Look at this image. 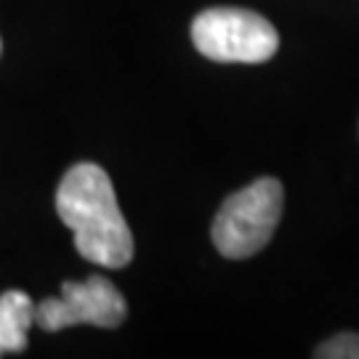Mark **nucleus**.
<instances>
[{
	"mask_svg": "<svg viewBox=\"0 0 359 359\" xmlns=\"http://www.w3.org/2000/svg\"><path fill=\"white\" fill-rule=\"evenodd\" d=\"M126 298L107 277H88L86 283H65L59 298H46L35 306V322L46 333L72 325L117 327L126 320Z\"/></svg>",
	"mask_w": 359,
	"mask_h": 359,
	"instance_id": "20e7f679",
	"label": "nucleus"
},
{
	"mask_svg": "<svg viewBox=\"0 0 359 359\" xmlns=\"http://www.w3.org/2000/svg\"><path fill=\"white\" fill-rule=\"evenodd\" d=\"M285 208V189L277 179H258L229 194L213 221V243L226 258H250L266 248Z\"/></svg>",
	"mask_w": 359,
	"mask_h": 359,
	"instance_id": "f03ea898",
	"label": "nucleus"
},
{
	"mask_svg": "<svg viewBox=\"0 0 359 359\" xmlns=\"http://www.w3.org/2000/svg\"><path fill=\"white\" fill-rule=\"evenodd\" d=\"M192 40L203 56L226 65L269 62L280 46L271 22L248 8H208L194 19Z\"/></svg>",
	"mask_w": 359,
	"mask_h": 359,
	"instance_id": "7ed1b4c3",
	"label": "nucleus"
},
{
	"mask_svg": "<svg viewBox=\"0 0 359 359\" xmlns=\"http://www.w3.org/2000/svg\"><path fill=\"white\" fill-rule=\"evenodd\" d=\"M317 357L330 359H359V335L357 333H341L333 341L322 344L317 348Z\"/></svg>",
	"mask_w": 359,
	"mask_h": 359,
	"instance_id": "423d86ee",
	"label": "nucleus"
},
{
	"mask_svg": "<svg viewBox=\"0 0 359 359\" xmlns=\"http://www.w3.org/2000/svg\"><path fill=\"white\" fill-rule=\"evenodd\" d=\"M32 322L35 304L29 295L22 290H8L0 295V357L25 351Z\"/></svg>",
	"mask_w": 359,
	"mask_h": 359,
	"instance_id": "39448f33",
	"label": "nucleus"
},
{
	"mask_svg": "<svg viewBox=\"0 0 359 359\" xmlns=\"http://www.w3.org/2000/svg\"><path fill=\"white\" fill-rule=\"evenodd\" d=\"M0 51H3V43H0Z\"/></svg>",
	"mask_w": 359,
	"mask_h": 359,
	"instance_id": "0eeeda50",
	"label": "nucleus"
},
{
	"mask_svg": "<svg viewBox=\"0 0 359 359\" xmlns=\"http://www.w3.org/2000/svg\"><path fill=\"white\" fill-rule=\"evenodd\" d=\"M56 213L75 234V248L107 269H123L133 258V234L107 170L96 163H77L56 189Z\"/></svg>",
	"mask_w": 359,
	"mask_h": 359,
	"instance_id": "f257e3e1",
	"label": "nucleus"
}]
</instances>
